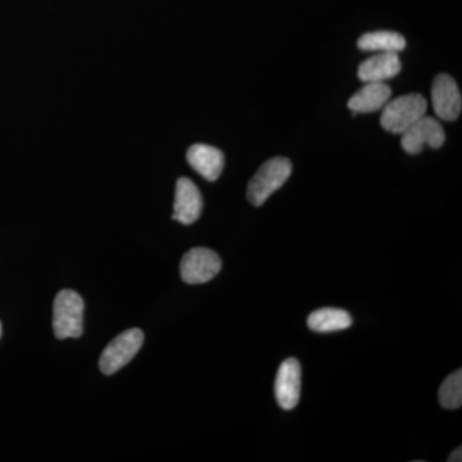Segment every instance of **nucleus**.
<instances>
[{"label":"nucleus","instance_id":"nucleus-11","mask_svg":"<svg viewBox=\"0 0 462 462\" xmlns=\"http://www.w3.org/2000/svg\"><path fill=\"white\" fill-rule=\"evenodd\" d=\"M402 65L397 53H379L367 58L358 67V78L364 83H384L400 74Z\"/></svg>","mask_w":462,"mask_h":462},{"label":"nucleus","instance_id":"nucleus-13","mask_svg":"<svg viewBox=\"0 0 462 462\" xmlns=\"http://www.w3.org/2000/svg\"><path fill=\"white\" fill-rule=\"evenodd\" d=\"M307 325L316 333H333L348 329L352 325V318L345 310L325 307L311 312L307 319Z\"/></svg>","mask_w":462,"mask_h":462},{"label":"nucleus","instance_id":"nucleus-1","mask_svg":"<svg viewBox=\"0 0 462 462\" xmlns=\"http://www.w3.org/2000/svg\"><path fill=\"white\" fill-rule=\"evenodd\" d=\"M84 300L74 291H60L54 300L53 329L58 339L79 338L84 329Z\"/></svg>","mask_w":462,"mask_h":462},{"label":"nucleus","instance_id":"nucleus-9","mask_svg":"<svg viewBox=\"0 0 462 462\" xmlns=\"http://www.w3.org/2000/svg\"><path fill=\"white\" fill-rule=\"evenodd\" d=\"M203 200L197 185L190 179L180 178L176 182L173 220L190 225L199 220L202 214Z\"/></svg>","mask_w":462,"mask_h":462},{"label":"nucleus","instance_id":"nucleus-7","mask_svg":"<svg viewBox=\"0 0 462 462\" xmlns=\"http://www.w3.org/2000/svg\"><path fill=\"white\" fill-rule=\"evenodd\" d=\"M431 102L438 117L455 121L461 114L462 98L457 83L447 74L438 75L431 88Z\"/></svg>","mask_w":462,"mask_h":462},{"label":"nucleus","instance_id":"nucleus-10","mask_svg":"<svg viewBox=\"0 0 462 462\" xmlns=\"http://www.w3.org/2000/svg\"><path fill=\"white\" fill-rule=\"evenodd\" d=\"M187 160L194 171L208 181H216L223 173L225 158L220 149L207 144L191 145Z\"/></svg>","mask_w":462,"mask_h":462},{"label":"nucleus","instance_id":"nucleus-3","mask_svg":"<svg viewBox=\"0 0 462 462\" xmlns=\"http://www.w3.org/2000/svg\"><path fill=\"white\" fill-rule=\"evenodd\" d=\"M427 99L421 94L401 96L384 106L380 123L389 133L403 134L427 115Z\"/></svg>","mask_w":462,"mask_h":462},{"label":"nucleus","instance_id":"nucleus-15","mask_svg":"<svg viewBox=\"0 0 462 462\" xmlns=\"http://www.w3.org/2000/svg\"><path fill=\"white\" fill-rule=\"evenodd\" d=\"M440 406L447 410L460 409L462 404V370L447 376L438 392Z\"/></svg>","mask_w":462,"mask_h":462},{"label":"nucleus","instance_id":"nucleus-2","mask_svg":"<svg viewBox=\"0 0 462 462\" xmlns=\"http://www.w3.org/2000/svg\"><path fill=\"white\" fill-rule=\"evenodd\" d=\"M291 173L288 158L275 157L266 161L248 184L247 196L254 206H263L269 197L281 189Z\"/></svg>","mask_w":462,"mask_h":462},{"label":"nucleus","instance_id":"nucleus-4","mask_svg":"<svg viewBox=\"0 0 462 462\" xmlns=\"http://www.w3.org/2000/svg\"><path fill=\"white\" fill-rule=\"evenodd\" d=\"M144 342V334L141 329L124 331L103 351L99 367L106 375H112L126 366L135 357Z\"/></svg>","mask_w":462,"mask_h":462},{"label":"nucleus","instance_id":"nucleus-5","mask_svg":"<svg viewBox=\"0 0 462 462\" xmlns=\"http://www.w3.org/2000/svg\"><path fill=\"white\" fill-rule=\"evenodd\" d=\"M223 263L216 252L208 248H193L182 257L180 275L187 284L208 282L221 272Z\"/></svg>","mask_w":462,"mask_h":462},{"label":"nucleus","instance_id":"nucleus-8","mask_svg":"<svg viewBox=\"0 0 462 462\" xmlns=\"http://www.w3.org/2000/svg\"><path fill=\"white\" fill-rule=\"evenodd\" d=\"M302 370L296 358H287L279 367L275 379V397L285 411L293 410L300 402Z\"/></svg>","mask_w":462,"mask_h":462},{"label":"nucleus","instance_id":"nucleus-6","mask_svg":"<svg viewBox=\"0 0 462 462\" xmlns=\"http://www.w3.org/2000/svg\"><path fill=\"white\" fill-rule=\"evenodd\" d=\"M446 135L442 125L430 116H422L402 134V147L409 154H419L425 147L440 148Z\"/></svg>","mask_w":462,"mask_h":462},{"label":"nucleus","instance_id":"nucleus-16","mask_svg":"<svg viewBox=\"0 0 462 462\" xmlns=\"http://www.w3.org/2000/svg\"><path fill=\"white\" fill-rule=\"evenodd\" d=\"M447 461L448 462H461L462 461V448L461 447H458V448H456L454 452H452L451 455H449V457L447 458Z\"/></svg>","mask_w":462,"mask_h":462},{"label":"nucleus","instance_id":"nucleus-17","mask_svg":"<svg viewBox=\"0 0 462 462\" xmlns=\"http://www.w3.org/2000/svg\"><path fill=\"white\" fill-rule=\"evenodd\" d=\"M0 336H2V324H0Z\"/></svg>","mask_w":462,"mask_h":462},{"label":"nucleus","instance_id":"nucleus-14","mask_svg":"<svg viewBox=\"0 0 462 462\" xmlns=\"http://www.w3.org/2000/svg\"><path fill=\"white\" fill-rule=\"evenodd\" d=\"M358 48L366 51L398 53L406 48V41L401 33L394 32H367L358 39Z\"/></svg>","mask_w":462,"mask_h":462},{"label":"nucleus","instance_id":"nucleus-12","mask_svg":"<svg viewBox=\"0 0 462 462\" xmlns=\"http://www.w3.org/2000/svg\"><path fill=\"white\" fill-rule=\"evenodd\" d=\"M392 90L385 83H365L348 100V108L355 114H370L387 105Z\"/></svg>","mask_w":462,"mask_h":462}]
</instances>
